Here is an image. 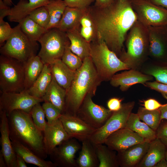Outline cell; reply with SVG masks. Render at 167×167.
<instances>
[{"label": "cell", "mask_w": 167, "mask_h": 167, "mask_svg": "<svg viewBox=\"0 0 167 167\" xmlns=\"http://www.w3.org/2000/svg\"><path fill=\"white\" fill-rule=\"evenodd\" d=\"M89 10L95 24L97 39L104 41L119 58L125 50L124 43L128 32L138 20L131 0H115L102 8L90 6Z\"/></svg>", "instance_id": "cell-1"}, {"label": "cell", "mask_w": 167, "mask_h": 167, "mask_svg": "<svg viewBox=\"0 0 167 167\" xmlns=\"http://www.w3.org/2000/svg\"><path fill=\"white\" fill-rule=\"evenodd\" d=\"M102 82L90 57L84 58L66 91L64 113L76 116L85 97L89 94L95 96Z\"/></svg>", "instance_id": "cell-2"}, {"label": "cell", "mask_w": 167, "mask_h": 167, "mask_svg": "<svg viewBox=\"0 0 167 167\" xmlns=\"http://www.w3.org/2000/svg\"><path fill=\"white\" fill-rule=\"evenodd\" d=\"M7 115L11 141L20 143L41 158L46 159L48 155L43 132L36 126L30 114L15 110Z\"/></svg>", "instance_id": "cell-3"}, {"label": "cell", "mask_w": 167, "mask_h": 167, "mask_svg": "<svg viewBox=\"0 0 167 167\" xmlns=\"http://www.w3.org/2000/svg\"><path fill=\"white\" fill-rule=\"evenodd\" d=\"M125 42L126 51H123L119 58L130 69L140 71L149 59L148 27L137 20L129 31Z\"/></svg>", "instance_id": "cell-4"}, {"label": "cell", "mask_w": 167, "mask_h": 167, "mask_svg": "<svg viewBox=\"0 0 167 167\" xmlns=\"http://www.w3.org/2000/svg\"><path fill=\"white\" fill-rule=\"evenodd\" d=\"M90 44V57L102 82L110 81L119 71L130 69L104 41L96 39Z\"/></svg>", "instance_id": "cell-5"}, {"label": "cell", "mask_w": 167, "mask_h": 167, "mask_svg": "<svg viewBox=\"0 0 167 167\" xmlns=\"http://www.w3.org/2000/svg\"><path fill=\"white\" fill-rule=\"evenodd\" d=\"M39 48L37 41L29 38L21 30L19 24L6 43L0 47L1 54L24 62L36 55Z\"/></svg>", "instance_id": "cell-6"}, {"label": "cell", "mask_w": 167, "mask_h": 167, "mask_svg": "<svg viewBox=\"0 0 167 167\" xmlns=\"http://www.w3.org/2000/svg\"><path fill=\"white\" fill-rule=\"evenodd\" d=\"M1 92H20L25 90L24 63L9 57L0 56Z\"/></svg>", "instance_id": "cell-7"}, {"label": "cell", "mask_w": 167, "mask_h": 167, "mask_svg": "<svg viewBox=\"0 0 167 167\" xmlns=\"http://www.w3.org/2000/svg\"><path fill=\"white\" fill-rule=\"evenodd\" d=\"M38 42L41 48L38 55L44 64L61 59L67 45L70 43L66 32L57 28L47 30Z\"/></svg>", "instance_id": "cell-8"}, {"label": "cell", "mask_w": 167, "mask_h": 167, "mask_svg": "<svg viewBox=\"0 0 167 167\" xmlns=\"http://www.w3.org/2000/svg\"><path fill=\"white\" fill-rule=\"evenodd\" d=\"M135 105V102L130 101L122 104L118 110L112 113L105 123L96 129L89 140L93 144H104L107 138L117 130L126 127L129 117Z\"/></svg>", "instance_id": "cell-9"}, {"label": "cell", "mask_w": 167, "mask_h": 167, "mask_svg": "<svg viewBox=\"0 0 167 167\" xmlns=\"http://www.w3.org/2000/svg\"><path fill=\"white\" fill-rule=\"evenodd\" d=\"M132 7L138 20L145 26L167 25V9L155 5L150 1L131 0Z\"/></svg>", "instance_id": "cell-10"}, {"label": "cell", "mask_w": 167, "mask_h": 167, "mask_svg": "<svg viewBox=\"0 0 167 167\" xmlns=\"http://www.w3.org/2000/svg\"><path fill=\"white\" fill-rule=\"evenodd\" d=\"M91 94L86 96L77 113L76 116L92 127H101L111 116L113 112L93 102Z\"/></svg>", "instance_id": "cell-11"}, {"label": "cell", "mask_w": 167, "mask_h": 167, "mask_svg": "<svg viewBox=\"0 0 167 167\" xmlns=\"http://www.w3.org/2000/svg\"><path fill=\"white\" fill-rule=\"evenodd\" d=\"M44 102L42 98L34 97L25 90L20 92H1L0 96V110L7 114L13 111L19 110L29 113L35 104Z\"/></svg>", "instance_id": "cell-12"}, {"label": "cell", "mask_w": 167, "mask_h": 167, "mask_svg": "<svg viewBox=\"0 0 167 167\" xmlns=\"http://www.w3.org/2000/svg\"><path fill=\"white\" fill-rule=\"evenodd\" d=\"M147 27L149 58L157 62L167 63V25Z\"/></svg>", "instance_id": "cell-13"}, {"label": "cell", "mask_w": 167, "mask_h": 167, "mask_svg": "<svg viewBox=\"0 0 167 167\" xmlns=\"http://www.w3.org/2000/svg\"><path fill=\"white\" fill-rule=\"evenodd\" d=\"M78 140L70 138L56 147L49 155L51 161L59 167H77L75 156L81 148Z\"/></svg>", "instance_id": "cell-14"}, {"label": "cell", "mask_w": 167, "mask_h": 167, "mask_svg": "<svg viewBox=\"0 0 167 167\" xmlns=\"http://www.w3.org/2000/svg\"><path fill=\"white\" fill-rule=\"evenodd\" d=\"M59 119L69 138H75L81 142L89 139L96 130L77 116L62 114Z\"/></svg>", "instance_id": "cell-15"}, {"label": "cell", "mask_w": 167, "mask_h": 167, "mask_svg": "<svg viewBox=\"0 0 167 167\" xmlns=\"http://www.w3.org/2000/svg\"><path fill=\"white\" fill-rule=\"evenodd\" d=\"M144 141V139L137 133L124 127L110 135L104 144L111 149L118 152Z\"/></svg>", "instance_id": "cell-16"}, {"label": "cell", "mask_w": 167, "mask_h": 167, "mask_svg": "<svg viewBox=\"0 0 167 167\" xmlns=\"http://www.w3.org/2000/svg\"><path fill=\"white\" fill-rule=\"evenodd\" d=\"M43 132L45 147L48 155L56 147L70 139L59 118L51 124L47 123Z\"/></svg>", "instance_id": "cell-17"}, {"label": "cell", "mask_w": 167, "mask_h": 167, "mask_svg": "<svg viewBox=\"0 0 167 167\" xmlns=\"http://www.w3.org/2000/svg\"><path fill=\"white\" fill-rule=\"evenodd\" d=\"M153 78V76L139 71L130 69L114 75L110 79V83L114 87H119L122 91H126L133 85L138 84L144 85L146 82L152 80Z\"/></svg>", "instance_id": "cell-18"}, {"label": "cell", "mask_w": 167, "mask_h": 167, "mask_svg": "<svg viewBox=\"0 0 167 167\" xmlns=\"http://www.w3.org/2000/svg\"><path fill=\"white\" fill-rule=\"evenodd\" d=\"M0 144L2 152L7 167H17L16 156L10 139L7 115L0 110Z\"/></svg>", "instance_id": "cell-19"}, {"label": "cell", "mask_w": 167, "mask_h": 167, "mask_svg": "<svg viewBox=\"0 0 167 167\" xmlns=\"http://www.w3.org/2000/svg\"><path fill=\"white\" fill-rule=\"evenodd\" d=\"M150 143L144 141L118 152L117 159L121 167H134L137 165L147 152Z\"/></svg>", "instance_id": "cell-20"}, {"label": "cell", "mask_w": 167, "mask_h": 167, "mask_svg": "<svg viewBox=\"0 0 167 167\" xmlns=\"http://www.w3.org/2000/svg\"><path fill=\"white\" fill-rule=\"evenodd\" d=\"M50 0H19L16 5L11 8L8 16L11 22L19 23L28 16L36 9L46 5Z\"/></svg>", "instance_id": "cell-21"}, {"label": "cell", "mask_w": 167, "mask_h": 167, "mask_svg": "<svg viewBox=\"0 0 167 167\" xmlns=\"http://www.w3.org/2000/svg\"><path fill=\"white\" fill-rule=\"evenodd\" d=\"M88 8L80 9L66 6L57 28L65 32L79 29L80 19Z\"/></svg>", "instance_id": "cell-22"}, {"label": "cell", "mask_w": 167, "mask_h": 167, "mask_svg": "<svg viewBox=\"0 0 167 167\" xmlns=\"http://www.w3.org/2000/svg\"><path fill=\"white\" fill-rule=\"evenodd\" d=\"M49 65L53 78L66 91L74 79L75 71L70 69L61 59L57 60Z\"/></svg>", "instance_id": "cell-23"}, {"label": "cell", "mask_w": 167, "mask_h": 167, "mask_svg": "<svg viewBox=\"0 0 167 167\" xmlns=\"http://www.w3.org/2000/svg\"><path fill=\"white\" fill-rule=\"evenodd\" d=\"M167 150L161 141L156 138L150 143L148 149L137 167H153L159 161L165 158Z\"/></svg>", "instance_id": "cell-24"}, {"label": "cell", "mask_w": 167, "mask_h": 167, "mask_svg": "<svg viewBox=\"0 0 167 167\" xmlns=\"http://www.w3.org/2000/svg\"><path fill=\"white\" fill-rule=\"evenodd\" d=\"M66 93V90L52 78L50 85L42 99L44 102L51 103L63 114L65 111Z\"/></svg>", "instance_id": "cell-25"}, {"label": "cell", "mask_w": 167, "mask_h": 167, "mask_svg": "<svg viewBox=\"0 0 167 167\" xmlns=\"http://www.w3.org/2000/svg\"><path fill=\"white\" fill-rule=\"evenodd\" d=\"M79 29L66 32L70 44L69 48L74 53L83 60L90 56V44L81 35Z\"/></svg>", "instance_id": "cell-26"}, {"label": "cell", "mask_w": 167, "mask_h": 167, "mask_svg": "<svg viewBox=\"0 0 167 167\" xmlns=\"http://www.w3.org/2000/svg\"><path fill=\"white\" fill-rule=\"evenodd\" d=\"M76 163L77 167H98L99 161L95 148L89 139L82 142Z\"/></svg>", "instance_id": "cell-27"}, {"label": "cell", "mask_w": 167, "mask_h": 167, "mask_svg": "<svg viewBox=\"0 0 167 167\" xmlns=\"http://www.w3.org/2000/svg\"><path fill=\"white\" fill-rule=\"evenodd\" d=\"M52 78L49 65L45 64L40 75L32 85L26 90L31 96L42 98L50 85Z\"/></svg>", "instance_id": "cell-28"}, {"label": "cell", "mask_w": 167, "mask_h": 167, "mask_svg": "<svg viewBox=\"0 0 167 167\" xmlns=\"http://www.w3.org/2000/svg\"><path fill=\"white\" fill-rule=\"evenodd\" d=\"M24 63L25 90H27L40 75L45 64L38 55L32 57Z\"/></svg>", "instance_id": "cell-29"}, {"label": "cell", "mask_w": 167, "mask_h": 167, "mask_svg": "<svg viewBox=\"0 0 167 167\" xmlns=\"http://www.w3.org/2000/svg\"><path fill=\"white\" fill-rule=\"evenodd\" d=\"M125 127L137 133L145 141L150 143L156 138V131L144 122L141 121L137 113H131Z\"/></svg>", "instance_id": "cell-30"}, {"label": "cell", "mask_w": 167, "mask_h": 167, "mask_svg": "<svg viewBox=\"0 0 167 167\" xmlns=\"http://www.w3.org/2000/svg\"><path fill=\"white\" fill-rule=\"evenodd\" d=\"M13 149L16 155L22 157L26 163L39 167H56L51 161H47L39 157L30 149L20 143L11 141Z\"/></svg>", "instance_id": "cell-31"}, {"label": "cell", "mask_w": 167, "mask_h": 167, "mask_svg": "<svg viewBox=\"0 0 167 167\" xmlns=\"http://www.w3.org/2000/svg\"><path fill=\"white\" fill-rule=\"evenodd\" d=\"M140 71L153 76L156 81L167 84V63L157 62L149 58Z\"/></svg>", "instance_id": "cell-32"}, {"label": "cell", "mask_w": 167, "mask_h": 167, "mask_svg": "<svg viewBox=\"0 0 167 167\" xmlns=\"http://www.w3.org/2000/svg\"><path fill=\"white\" fill-rule=\"evenodd\" d=\"M99 161L98 167L119 166L115 151L103 144H93Z\"/></svg>", "instance_id": "cell-33"}, {"label": "cell", "mask_w": 167, "mask_h": 167, "mask_svg": "<svg viewBox=\"0 0 167 167\" xmlns=\"http://www.w3.org/2000/svg\"><path fill=\"white\" fill-rule=\"evenodd\" d=\"M45 6L50 16V21L46 30L53 28H57L67 6L64 0H50Z\"/></svg>", "instance_id": "cell-34"}, {"label": "cell", "mask_w": 167, "mask_h": 167, "mask_svg": "<svg viewBox=\"0 0 167 167\" xmlns=\"http://www.w3.org/2000/svg\"><path fill=\"white\" fill-rule=\"evenodd\" d=\"M79 32L81 35L90 43L97 39L95 24L88 7L80 20Z\"/></svg>", "instance_id": "cell-35"}, {"label": "cell", "mask_w": 167, "mask_h": 167, "mask_svg": "<svg viewBox=\"0 0 167 167\" xmlns=\"http://www.w3.org/2000/svg\"><path fill=\"white\" fill-rule=\"evenodd\" d=\"M22 31L31 39L38 41L47 31L31 19L29 16L19 23Z\"/></svg>", "instance_id": "cell-36"}, {"label": "cell", "mask_w": 167, "mask_h": 167, "mask_svg": "<svg viewBox=\"0 0 167 167\" xmlns=\"http://www.w3.org/2000/svg\"><path fill=\"white\" fill-rule=\"evenodd\" d=\"M137 114L140 120L156 131L161 123V114L159 109L153 110L146 109L144 107L139 108Z\"/></svg>", "instance_id": "cell-37"}, {"label": "cell", "mask_w": 167, "mask_h": 167, "mask_svg": "<svg viewBox=\"0 0 167 167\" xmlns=\"http://www.w3.org/2000/svg\"><path fill=\"white\" fill-rule=\"evenodd\" d=\"M70 44V43L67 45L61 60L70 69L75 71L82 66L83 61L71 50Z\"/></svg>", "instance_id": "cell-38"}, {"label": "cell", "mask_w": 167, "mask_h": 167, "mask_svg": "<svg viewBox=\"0 0 167 167\" xmlns=\"http://www.w3.org/2000/svg\"><path fill=\"white\" fill-rule=\"evenodd\" d=\"M29 113L36 126L43 132L47 125V122L45 120V114L40 103L34 105Z\"/></svg>", "instance_id": "cell-39"}, {"label": "cell", "mask_w": 167, "mask_h": 167, "mask_svg": "<svg viewBox=\"0 0 167 167\" xmlns=\"http://www.w3.org/2000/svg\"><path fill=\"white\" fill-rule=\"evenodd\" d=\"M28 16L46 30L49 22L50 16L48 11L45 6H43L36 9Z\"/></svg>", "instance_id": "cell-40"}, {"label": "cell", "mask_w": 167, "mask_h": 167, "mask_svg": "<svg viewBox=\"0 0 167 167\" xmlns=\"http://www.w3.org/2000/svg\"><path fill=\"white\" fill-rule=\"evenodd\" d=\"M44 110L47 123L51 124L59 118L62 114L61 112L51 103L44 101L42 105Z\"/></svg>", "instance_id": "cell-41"}, {"label": "cell", "mask_w": 167, "mask_h": 167, "mask_svg": "<svg viewBox=\"0 0 167 167\" xmlns=\"http://www.w3.org/2000/svg\"><path fill=\"white\" fill-rule=\"evenodd\" d=\"M13 31V28L7 22L4 20H0V46L10 37Z\"/></svg>", "instance_id": "cell-42"}, {"label": "cell", "mask_w": 167, "mask_h": 167, "mask_svg": "<svg viewBox=\"0 0 167 167\" xmlns=\"http://www.w3.org/2000/svg\"><path fill=\"white\" fill-rule=\"evenodd\" d=\"M144 85L160 93L164 98L167 99V84L155 81L147 82Z\"/></svg>", "instance_id": "cell-43"}, {"label": "cell", "mask_w": 167, "mask_h": 167, "mask_svg": "<svg viewBox=\"0 0 167 167\" xmlns=\"http://www.w3.org/2000/svg\"><path fill=\"white\" fill-rule=\"evenodd\" d=\"M67 6L80 9L88 8L95 0H64Z\"/></svg>", "instance_id": "cell-44"}, {"label": "cell", "mask_w": 167, "mask_h": 167, "mask_svg": "<svg viewBox=\"0 0 167 167\" xmlns=\"http://www.w3.org/2000/svg\"><path fill=\"white\" fill-rule=\"evenodd\" d=\"M156 132V138L164 145L167 150V122L160 123Z\"/></svg>", "instance_id": "cell-45"}, {"label": "cell", "mask_w": 167, "mask_h": 167, "mask_svg": "<svg viewBox=\"0 0 167 167\" xmlns=\"http://www.w3.org/2000/svg\"><path fill=\"white\" fill-rule=\"evenodd\" d=\"M123 99L117 97H113L109 99L107 102L108 109L112 112L119 110L122 106V102Z\"/></svg>", "instance_id": "cell-46"}, {"label": "cell", "mask_w": 167, "mask_h": 167, "mask_svg": "<svg viewBox=\"0 0 167 167\" xmlns=\"http://www.w3.org/2000/svg\"><path fill=\"white\" fill-rule=\"evenodd\" d=\"M143 106L144 108L147 110H153L159 109L164 104H162L153 98H148L144 100Z\"/></svg>", "instance_id": "cell-47"}, {"label": "cell", "mask_w": 167, "mask_h": 167, "mask_svg": "<svg viewBox=\"0 0 167 167\" xmlns=\"http://www.w3.org/2000/svg\"><path fill=\"white\" fill-rule=\"evenodd\" d=\"M11 8L2 0H0V20H3L5 17L9 15Z\"/></svg>", "instance_id": "cell-48"}, {"label": "cell", "mask_w": 167, "mask_h": 167, "mask_svg": "<svg viewBox=\"0 0 167 167\" xmlns=\"http://www.w3.org/2000/svg\"><path fill=\"white\" fill-rule=\"evenodd\" d=\"M115 0H95L94 5L97 7L102 8L106 7L112 4Z\"/></svg>", "instance_id": "cell-49"}, {"label": "cell", "mask_w": 167, "mask_h": 167, "mask_svg": "<svg viewBox=\"0 0 167 167\" xmlns=\"http://www.w3.org/2000/svg\"><path fill=\"white\" fill-rule=\"evenodd\" d=\"M159 109L161 112V120L163 119L167 120V103L164 104Z\"/></svg>", "instance_id": "cell-50"}, {"label": "cell", "mask_w": 167, "mask_h": 167, "mask_svg": "<svg viewBox=\"0 0 167 167\" xmlns=\"http://www.w3.org/2000/svg\"><path fill=\"white\" fill-rule=\"evenodd\" d=\"M153 4L167 9V0H150Z\"/></svg>", "instance_id": "cell-51"}, {"label": "cell", "mask_w": 167, "mask_h": 167, "mask_svg": "<svg viewBox=\"0 0 167 167\" xmlns=\"http://www.w3.org/2000/svg\"><path fill=\"white\" fill-rule=\"evenodd\" d=\"M17 167H26L27 165L24 160L19 156L16 155Z\"/></svg>", "instance_id": "cell-52"}, {"label": "cell", "mask_w": 167, "mask_h": 167, "mask_svg": "<svg viewBox=\"0 0 167 167\" xmlns=\"http://www.w3.org/2000/svg\"><path fill=\"white\" fill-rule=\"evenodd\" d=\"M153 167H167V161L165 158L158 162Z\"/></svg>", "instance_id": "cell-53"}, {"label": "cell", "mask_w": 167, "mask_h": 167, "mask_svg": "<svg viewBox=\"0 0 167 167\" xmlns=\"http://www.w3.org/2000/svg\"><path fill=\"white\" fill-rule=\"evenodd\" d=\"M6 164L5 158L1 152L0 151V167H6Z\"/></svg>", "instance_id": "cell-54"}, {"label": "cell", "mask_w": 167, "mask_h": 167, "mask_svg": "<svg viewBox=\"0 0 167 167\" xmlns=\"http://www.w3.org/2000/svg\"><path fill=\"white\" fill-rule=\"evenodd\" d=\"M4 3L7 6H11L12 4V2L11 0H2Z\"/></svg>", "instance_id": "cell-55"}, {"label": "cell", "mask_w": 167, "mask_h": 167, "mask_svg": "<svg viewBox=\"0 0 167 167\" xmlns=\"http://www.w3.org/2000/svg\"><path fill=\"white\" fill-rule=\"evenodd\" d=\"M165 158L167 161V151L166 152V154H165Z\"/></svg>", "instance_id": "cell-56"}, {"label": "cell", "mask_w": 167, "mask_h": 167, "mask_svg": "<svg viewBox=\"0 0 167 167\" xmlns=\"http://www.w3.org/2000/svg\"><path fill=\"white\" fill-rule=\"evenodd\" d=\"M120 0V1H122V0Z\"/></svg>", "instance_id": "cell-57"}, {"label": "cell", "mask_w": 167, "mask_h": 167, "mask_svg": "<svg viewBox=\"0 0 167 167\" xmlns=\"http://www.w3.org/2000/svg\"><path fill=\"white\" fill-rule=\"evenodd\" d=\"M148 0V1H150V0Z\"/></svg>", "instance_id": "cell-58"}]
</instances>
